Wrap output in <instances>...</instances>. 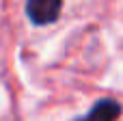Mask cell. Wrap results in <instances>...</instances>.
I'll use <instances>...</instances> for the list:
<instances>
[{
  "label": "cell",
  "instance_id": "cell-1",
  "mask_svg": "<svg viewBox=\"0 0 123 121\" xmlns=\"http://www.w3.org/2000/svg\"><path fill=\"white\" fill-rule=\"evenodd\" d=\"M61 6H63V0H28L26 11H28V17L32 19V24L45 26L58 17Z\"/></svg>",
  "mask_w": 123,
  "mask_h": 121
},
{
  "label": "cell",
  "instance_id": "cell-2",
  "mask_svg": "<svg viewBox=\"0 0 123 121\" xmlns=\"http://www.w3.org/2000/svg\"><path fill=\"white\" fill-rule=\"evenodd\" d=\"M121 115V106L115 100H99L86 117H80L76 121H117Z\"/></svg>",
  "mask_w": 123,
  "mask_h": 121
}]
</instances>
